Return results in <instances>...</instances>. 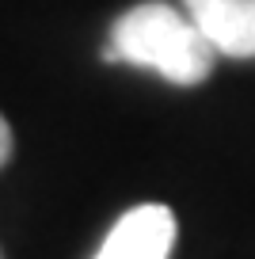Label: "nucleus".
<instances>
[{
  "label": "nucleus",
  "mask_w": 255,
  "mask_h": 259,
  "mask_svg": "<svg viewBox=\"0 0 255 259\" xmlns=\"http://www.w3.org/2000/svg\"><path fill=\"white\" fill-rule=\"evenodd\" d=\"M176 244V218L160 202H145L122 213L107 240L99 244L96 259H167Z\"/></svg>",
  "instance_id": "f03ea898"
},
{
  "label": "nucleus",
  "mask_w": 255,
  "mask_h": 259,
  "mask_svg": "<svg viewBox=\"0 0 255 259\" xmlns=\"http://www.w3.org/2000/svg\"><path fill=\"white\" fill-rule=\"evenodd\" d=\"M8 156H12V126L0 114V164H8Z\"/></svg>",
  "instance_id": "20e7f679"
},
{
  "label": "nucleus",
  "mask_w": 255,
  "mask_h": 259,
  "mask_svg": "<svg viewBox=\"0 0 255 259\" xmlns=\"http://www.w3.org/2000/svg\"><path fill=\"white\" fill-rule=\"evenodd\" d=\"M107 61H126L152 69L172 84H202L214 69V46L202 38L191 16L176 12L172 4H137L122 12L111 27Z\"/></svg>",
  "instance_id": "f257e3e1"
},
{
  "label": "nucleus",
  "mask_w": 255,
  "mask_h": 259,
  "mask_svg": "<svg viewBox=\"0 0 255 259\" xmlns=\"http://www.w3.org/2000/svg\"><path fill=\"white\" fill-rule=\"evenodd\" d=\"M191 23L225 57H255V0H183Z\"/></svg>",
  "instance_id": "7ed1b4c3"
}]
</instances>
